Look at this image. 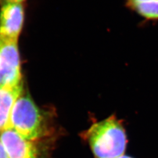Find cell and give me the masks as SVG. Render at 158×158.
<instances>
[{"label": "cell", "instance_id": "10", "mask_svg": "<svg viewBox=\"0 0 158 158\" xmlns=\"http://www.w3.org/2000/svg\"><path fill=\"white\" fill-rule=\"evenodd\" d=\"M116 158H134L132 157H131V156H126V155H123L121 156H119V157H117Z\"/></svg>", "mask_w": 158, "mask_h": 158}, {"label": "cell", "instance_id": "7", "mask_svg": "<svg viewBox=\"0 0 158 158\" xmlns=\"http://www.w3.org/2000/svg\"><path fill=\"white\" fill-rule=\"evenodd\" d=\"M125 7L135 13L142 23L158 22V0H124Z\"/></svg>", "mask_w": 158, "mask_h": 158}, {"label": "cell", "instance_id": "2", "mask_svg": "<svg viewBox=\"0 0 158 158\" xmlns=\"http://www.w3.org/2000/svg\"><path fill=\"white\" fill-rule=\"evenodd\" d=\"M48 119L28 94H21L13 106L8 128H13L28 140H35L52 132Z\"/></svg>", "mask_w": 158, "mask_h": 158}, {"label": "cell", "instance_id": "8", "mask_svg": "<svg viewBox=\"0 0 158 158\" xmlns=\"http://www.w3.org/2000/svg\"><path fill=\"white\" fill-rule=\"evenodd\" d=\"M0 158H9L7 152L1 141H0Z\"/></svg>", "mask_w": 158, "mask_h": 158}, {"label": "cell", "instance_id": "5", "mask_svg": "<svg viewBox=\"0 0 158 158\" xmlns=\"http://www.w3.org/2000/svg\"><path fill=\"white\" fill-rule=\"evenodd\" d=\"M0 140L9 158H40L37 147L12 128L2 130Z\"/></svg>", "mask_w": 158, "mask_h": 158}, {"label": "cell", "instance_id": "1", "mask_svg": "<svg viewBox=\"0 0 158 158\" xmlns=\"http://www.w3.org/2000/svg\"><path fill=\"white\" fill-rule=\"evenodd\" d=\"M81 136L96 158H116L124 155L128 142L123 123L115 115L94 123Z\"/></svg>", "mask_w": 158, "mask_h": 158}, {"label": "cell", "instance_id": "4", "mask_svg": "<svg viewBox=\"0 0 158 158\" xmlns=\"http://www.w3.org/2000/svg\"><path fill=\"white\" fill-rule=\"evenodd\" d=\"M0 4V37L17 41L24 21L23 3L3 2Z\"/></svg>", "mask_w": 158, "mask_h": 158}, {"label": "cell", "instance_id": "9", "mask_svg": "<svg viewBox=\"0 0 158 158\" xmlns=\"http://www.w3.org/2000/svg\"><path fill=\"white\" fill-rule=\"evenodd\" d=\"M25 0H0V3L3 2H17V3H23Z\"/></svg>", "mask_w": 158, "mask_h": 158}, {"label": "cell", "instance_id": "3", "mask_svg": "<svg viewBox=\"0 0 158 158\" xmlns=\"http://www.w3.org/2000/svg\"><path fill=\"white\" fill-rule=\"evenodd\" d=\"M17 41L0 37V88L22 84Z\"/></svg>", "mask_w": 158, "mask_h": 158}, {"label": "cell", "instance_id": "6", "mask_svg": "<svg viewBox=\"0 0 158 158\" xmlns=\"http://www.w3.org/2000/svg\"><path fill=\"white\" fill-rule=\"evenodd\" d=\"M23 90V84L15 86L0 88V130L8 128L13 106Z\"/></svg>", "mask_w": 158, "mask_h": 158}]
</instances>
